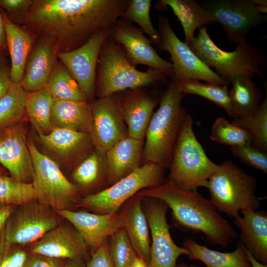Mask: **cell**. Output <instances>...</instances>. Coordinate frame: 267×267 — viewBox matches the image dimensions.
<instances>
[{"instance_id":"cell-14","label":"cell","mask_w":267,"mask_h":267,"mask_svg":"<svg viewBox=\"0 0 267 267\" xmlns=\"http://www.w3.org/2000/svg\"><path fill=\"white\" fill-rule=\"evenodd\" d=\"M109 31L104 30L95 34L76 49L57 52L59 61L76 81L89 103L94 100L98 57Z\"/></svg>"},{"instance_id":"cell-3","label":"cell","mask_w":267,"mask_h":267,"mask_svg":"<svg viewBox=\"0 0 267 267\" xmlns=\"http://www.w3.org/2000/svg\"><path fill=\"white\" fill-rule=\"evenodd\" d=\"M184 95L171 81L146 130L142 153L144 163H152L161 165L165 168L169 167L187 115L185 108L181 104Z\"/></svg>"},{"instance_id":"cell-45","label":"cell","mask_w":267,"mask_h":267,"mask_svg":"<svg viewBox=\"0 0 267 267\" xmlns=\"http://www.w3.org/2000/svg\"><path fill=\"white\" fill-rule=\"evenodd\" d=\"M86 267H114L111 262L107 239L96 251L93 252Z\"/></svg>"},{"instance_id":"cell-6","label":"cell","mask_w":267,"mask_h":267,"mask_svg":"<svg viewBox=\"0 0 267 267\" xmlns=\"http://www.w3.org/2000/svg\"><path fill=\"white\" fill-rule=\"evenodd\" d=\"M193 52L208 67L230 84L237 76L246 75L263 78L261 66H267V60L261 50L246 40L237 44L235 50L225 51L212 41L205 26L187 44Z\"/></svg>"},{"instance_id":"cell-2","label":"cell","mask_w":267,"mask_h":267,"mask_svg":"<svg viewBox=\"0 0 267 267\" xmlns=\"http://www.w3.org/2000/svg\"><path fill=\"white\" fill-rule=\"evenodd\" d=\"M136 195L163 201L172 210L176 227L194 233L201 232L210 245L225 248L237 238L233 226L210 200L197 191L182 190L165 181L159 186L142 189Z\"/></svg>"},{"instance_id":"cell-52","label":"cell","mask_w":267,"mask_h":267,"mask_svg":"<svg viewBox=\"0 0 267 267\" xmlns=\"http://www.w3.org/2000/svg\"><path fill=\"white\" fill-rule=\"evenodd\" d=\"M257 11L261 14H266L267 12V6L255 5Z\"/></svg>"},{"instance_id":"cell-26","label":"cell","mask_w":267,"mask_h":267,"mask_svg":"<svg viewBox=\"0 0 267 267\" xmlns=\"http://www.w3.org/2000/svg\"><path fill=\"white\" fill-rule=\"evenodd\" d=\"M6 46L10 59V80L20 84L23 79L27 60L34 45V38L29 31L18 26L3 13Z\"/></svg>"},{"instance_id":"cell-55","label":"cell","mask_w":267,"mask_h":267,"mask_svg":"<svg viewBox=\"0 0 267 267\" xmlns=\"http://www.w3.org/2000/svg\"><path fill=\"white\" fill-rule=\"evenodd\" d=\"M176 267H189V265L185 263H181L177 264Z\"/></svg>"},{"instance_id":"cell-17","label":"cell","mask_w":267,"mask_h":267,"mask_svg":"<svg viewBox=\"0 0 267 267\" xmlns=\"http://www.w3.org/2000/svg\"><path fill=\"white\" fill-rule=\"evenodd\" d=\"M0 164L16 180L31 183L32 162L22 122L0 130Z\"/></svg>"},{"instance_id":"cell-4","label":"cell","mask_w":267,"mask_h":267,"mask_svg":"<svg viewBox=\"0 0 267 267\" xmlns=\"http://www.w3.org/2000/svg\"><path fill=\"white\" fill-rule=\"evenodd\" d=\"M95 91L98 98L126 89L166 84L168 77L148 67L136 69L128 59L123 47L109 35L104 41L97 62Z\"/></svg>"},{"instance_id":"cell-46","label":"cell","mask_w":267,"mask_h":267,"mask_svg":"<svg viewBox=\"0 0 267 267\" xmlns=\"http://www.w3.org/2000/svg\"><path fill=\"white\" fill-rule=\"evenodd\" d=\"M11 83L10 67L0 55V99L7 92Z\"/></svg>"},{"instance_id":"cell-39","label":"cell","mask_w":267,"mask_h":267,"mask_svg":"<svg viewBox=\"0 0 267 267\" xmlns=\"http://www.w3.org/2000/svg\"><path fill=\"white\" fill-rule=\"evenodd\" d=\"M210 138L230 147L251 144L252 141L249 132L229 123L222 117L215 120L212 128Z\"/></svg>"},{"instance_id":"cell-5","label":"cell","mask_w":267,"mask_h":267,"mask_svg":"<svg viewBox=\"0 0 267 267\" xmlns=\"http://www.w3.org/2000/svg\"><path fill=\"white\" fill-rule=\"evenodd\" d=\"M193 119L187 115L176 142L165 181L182 190L207 188L208 181L218 168L207 156L193 129Z\"/></svg>"},{"instance_id":"cell-15","label":"cell","mask_w":267,"mask_h":267,"mask_svg":"<svg viewBox=\"0 0 267 267\" xmlns=\"http://www.w3.org/2000/svg\"><path fill=\"white\" fill-rule=\"evenodd\" d=\"M109 35L123 47L133 66L146 65L172 78V63L159 56L153 47L151 40L133 22L120 18L110 29Z\"/></svg>"},{"instance_id":"cell-29","label":"cell","mask_w":267,"mask_h":267,"mask_svg":"<svg viewBox=\"0 0 267 267\" xmlns=\"http://www.w3.org/2000/svg\"><path fill=\"white\" fill-rule=\"evenodd\" d=\"M157 3L158 8L169 6L172 9L181 24L186 44L195 36L196 30L215 22L209 12L194 0H161Z\"/></svg>"},{"instance_id":"cell-20","label":"cell","mask_w":267,"mask_h":267,"mask_svg":"<svg viewBox=\"0 0 267 267\" xmlns=\"http://www.w3.org/2000/svg\"><path fill=\"white\" fill-rule=\"evenodd\" d=\"M57 51L52 42L42 36L33 45L26 61L20 83L28 92L45 88L54 64Z\"/></svg>"},{"instance_id":"cell-16","label":"cell","mask_w":267,"mask_h":267,"mask_svg":"<svg viewBox=\"0 0 267 267\" xmlns=\"http://www.w3.org/2000/svg\"><path fill=\"white\" fill-rule=\"evenodd\" d=\"M116 94L90 103L92 124L89 134L95 148L104 153L128 137L121 111V97Z\"/></svg>"},{"instance_id":"cell-1","label":"cell","mask_w":267,"mask_h":267,"mask_svg":"<svg viewBox=\"0 0 267 267\" xmlns=\"http://www.w3.org/2000/svg\"><path fill=\"white\" fill-rule=\"evenodd\" d=\"M130 0H34L24 24L50 40L57 52L76 49L110 29Z\"/></svg>"},{"instance_id":"cell-38","label":"cell","mask_w":267,"mask_h":267,"mask_svg":"<svg viewBox=\"0 0 267 267\" xmlns=\"http://www.w3.org/2000/svg\"><path fill=\"white\" fill-rule=\"evenodd\" d=\"M151 0H130L121 18L138 24L156 45L160 41V36L151 20Z\"/></svg>"},{"instance_id":"cell-10","label":"cell","mask_w":267,"mask_h":267,"mask_svg":"<svg viewBox=\"0 0 267 267\" xmlns=\"http://www.w3.org/2000/svg\"><path fill=\"white\" fill-rule=\"evenodd\" d=\"M160 41L156 45L161 51L170 53L172 61V81L196 80L220 86L230 84L205 64L185 43L177 37L167 17H160Z\"/></svg>"},{"instance_id":"cell-47","label":"cell","mask_w":267,"mask_h":267,"mask_svg":"<svg viewBox=\"0 0 267 267\" xmlns=\"http://www.w3.org/2000/svg\"><path fill=\"white\" fill-rule=\"evenodd\" d=\"M16 206L0 203V237L3 234L7 221Z\"/></svg>"},{"instance_id":"cell-49","label":"cell","mask_w":267,"mask_h":267,"mask_svg":"<svg viewBox=\"0 0 267 267\" xmlns=\"http://www.w3.org/2000/svg\"><path fill=\"white\" fill-rule=\"evenodd\" d=\"M63 267H86V264L82 260H68Z\"/></svg>"},{"instance_id":"cell-11","label":"cell","mask_w":267,"mask_h":267,"mask_svg":"<svg viewBox=\"0 0 267 267\" xmlns=\"http://www.w3.org/2000/svg\"><path fill=\"white\" fill-rule=\"evenodd\" d=\"M58 216L37 200L17 206L7 221L3 235L13 244H32L60 223Z\"/></svg>"},{"instance_id":"cell-33","label":"cell","mask_w":267,"mask_h":267,"mask_svg":"<svg viewBox=\"0 0 267 267\" xmlns=\"http://www.w3.org/2000/svg\"><path fill=\"white\" fill-rule=\"evenodd\" d=\"M46 88L53 99L87 101L76 81L59 60L54 64Z\"/></svg>"},{"instance_id":"cell-9","label":"cell","mask_w":267,"mask_h":267,"mask_svg":"<svg viewBox=\"0 0 267 267\" xmlns=\"http://www.w3.org/2000/svg\"><path fill=\"white\" fill-rule=\"evenodd\" d=\"M33 167L32 182L37 201L55 211L69 209L79 201V189L64 175L52 159L28 141Z\"/></svg>"},{"instance_id":"cell-44","label":"cell","mask_w":267,"mask_h":267,"mask_svg":"<svg viewBox=\"0 0 267 267\" xmlns=\"http://www.w3.org/2000/svg\"><path fill=\"white\" fill-rule=\"evenodd\" d=\"M65 263L64 260L30 253L22 267H63Z\"/></svg>"},{"instance_id":"cell-32","label":"cell","mask_w":267,"mask_h":267,"mask_svg":"<svg viewBox=\"0 0 267 267\" xmlns=\"http://www.w3.org/2000/svg\"><path fill=\"white\" fill-rule=\"evenodd\" d=\"M181 93L202 96L222 107L227 114L234 118L227 86H220L199 80H187L172 81Z\"/></svg>"},{"instance_id":"cell-22","label":"cell","mask_w":267,"mask_h":267,"mask_svg":"<svg viewBox=\"0 0 267 267\" xmlns=\"http://www.w3.org/2000/svg\"><path fill=\"white\" fill-rule=\"evenodd\" d=\"M234 218L240 231L238 241L258 262L267 265V213L266 211L242 210Z\"/></svg>"},{"instance_id":"cell-8","label":"cell","mask_w":267,"mask_h":267,"mask_svg":"<svg viewBox=\"0 0 267 267\" xmlns=\"http://www.w3.org/2000/svg\"><path fill=\"white\" fill-rule=\"evenodd\" d=\"M162 165L146 163L109 187L89 194L78 202V206L96 214H114L140 190L159 186L165 182Z\"/></svg>"},{"instance_id":"cell-51","label":"cell","mask_w":267,"mask_h":267,"mask_svg":"<svg viewBox=\"0 0 267 267\" xmlns=\"http://www.w3.org/2000/svg\"><path fill=\"white\" fill-rule=\"evenodd\" d=\"M131 267H149V266L142 259L137 257Z\"/></svg>"},{"instance_id":"cell-50","label":"cell","mask_w":267,"mask_h":267,"mask_svg":"<svg viewBox=\"0 0 267 267\" xmlns=\"http://www.w3.org/2000/svg\"><path fill=\"white\" fill-rule=\"evenodd\" d=\"M245 251L252 267H267V265L261 264L256 260L249 252L246 250Z\"/></svg>"},{"instance_id":"cell-37","label":"cell","mask_w":267,"mask_h":267,"mask_svg":"<svg viewBox=\"0 0 267 267\" xmlns=\"http://www.w3.org/2000/svg\"><path fill=\"white\" fill-rule=\"evenodd\" d=\"M36 200L32 183L19 182L11 177H0V203L17 206Z\"/></svg>"},{"instance_id":"cell-7","label":"cell","mask_w":267,"mask_h":267,"mask_svg":"<svg viewBox=\"0 0 267 267\" xmlns=\"http://www.w3.org/2000/svg\"><path fill=\"white\" fill-rule=\"evenodd\" d=\"M256 187L257 180L253 176L231 161L225 160L210 178L207 188L210 200L218 212L234 219L242 210L259 209Z\"/></svg>"},{"instance_id":"cell-36","label":"cell","mask_w":267,"mask_h":267,"mask_svg":"<svg viewBox=\"0 0 267 267\" xmlns=\"http://www.w3.org/2000/svg\"><path fill=\"white\" fill-rule=\"evenodd\" d=\"M232 124L247 130L252 138L251 145L263 152L267 151V96L258 109L247 116L235 118Z\"/></svg>"},{"instance_id":"cell-24","label":"cell","mask_w":267,"mask_h":267,"mask_svg":"<svg viewBox=\"0 0 267 267\" xmlns=\"http://www.w3.org/2000/svg\"><path fill=\"white\" fill-rule=\"evenodd\" d=\"M38 134L44 147L56 159L64 162L83 156L93 145L89 133L65 128L55 127L47 134Z\"/></svg>"},{"instance_id":"cell-19","label":"cell","mask_w":267,"mask_h":267,"mask_svg":"<svg viewBox=\"0 0 267 267\" xmlns=\"http://www.w3.org/2000/svg\"><path fill=\"white\" fill-rule=\"evenodd\" d=\"M88 248L71 224L59 223L31 244L30 251L58 259L85 261L88 258Z\"/></svg>"},{"instance_id":"cell-42","label":"cell","mask_w":267,"mask_h":267,"mask_svg":"<svg viewBox=\"0 0 267 267\" xmlns=\"http://www.w3.org/2000/svg\"><path fill=\"white\" fill-rule=\"evenodd\" d=\"M28 254L21 245L7 241L0 237V267H22Z\"/></svg>"},{"instance_id":"cell-28","label":"cell","mask_w":267,"mask_h":267,"mask_svg":"<svg viewBox=\"0 0 267 267\" xmlns=\"http://www.w3.org/2000/svg\"><path fill=\"white\" fill-rule=\"evenodd\" d=\"M183 245L189 252V260H199L207 267H252L244 247L238 240L236 249L231 252L212 250L191 239L185 240Z\"/></svg>"},{"instance_id":"cell-27","label":"cell","mask_w":267,"mask_h":267,"mask_svg":"<svg viewBox=\"0 0 267 267\" xmlns=\"http://www.w3.org/2000/svg\"><path fill=\"white\" fill-rule=\"evenodd\" d=\"M51 120L53 128L89 134L92 124L90 104L86 101L53 99Z\"/></svg>"},{"instance_id":"cell-18","label":"cell","mask_w":267,"mask_h":267,"mask_svg":"<svg viewBox=\"0 0 267 267\" xmlns=\"http://www.w3.org/2000/svg\"><path fill=\"white\" fill-rule=\"evenodd\" d=\"M55 212L73 226L88 248L92 249L93 252L123 227L122 218L119 212L108 214L70 209L58 210Z\"/></svg>"},{"instance_id":"cell-23","label":"cell","mask_w":267,"mask_h":267,"mask_svg":"<svg viewBox=\"0 0 267 267\" xmlns=\"http://www.w3.org/2000/svg\"><path fill=\"white\" fill-rule=\"evenodd\" d=\"M143 199V197L135 195L119 212L122 218L123 227L137 257L149 265L151 239L147 220L141 206Z\"/></svg>"},{"instance_id":"cell-56","label":"cell","mask_w":267,"mask_h":267,"mask_svg":"<svg viewBox=\"0 0 267 267\" xmlns=\"http://www.w3.org/2000/svg\"><path fill=\"white\" fill-rule=\"evenodd\" d=\"M189 267H200L197 265H193V264H192V265H189Z\"/></svg>"},{"instance_id":"cell-43","label":"cell","mask_w":267,"mask_h":267,"mask_svg":"<svg viewBox=\"0 0 267 267\" xmlns=\"http://www.w3.org/2000/svg\"><path fill=\"white\" fill-rule=\"evenodd\" d=\"M33 0H0V7L16 20L24 24Z\"/></svg>"},{"instance_id":"cell-41","label":"cell","mask_w":267,"mask_h":267,"mask_svg":"<svg viewBox=\"0 0 267 267\" xmlns=\"http://www.w3.org/2000/svg\"><path fill=\"white\" fill-rule=\"evenodd\" d=\"M231 153L243 163L267 174V154L251 144L230 147Z\"/></svg>"},{"instance_id":"cell-13","label":"cell","mask_w":267,"mask_h":267,"mask_svg":"<svg viewBox=\"0 0 267 267\" xmlns=\"http://www.w3.org/2000/svg\"><path fill=\"white\" fill-rule=\"evenodd\" d=\"M168 209L163 201L146 198L143 210L151 235L149 267H176L179 256L189 255L186 249L178 246L172 238L167 220Z\"/></svg>"},{"instance_id":"cell-25","label":"cell","mask_w":267,"mask_h":267,"mask_svg":"<svg viewBox=\"0 0 267 267\" xmlns=\"http://www.w3.org/2000/svg\"><path fill=\"white\" fill-rule=\"evenodd\" d=\"M142 140L127 137L105 152L106 182L111 185L140 166Z\"/></svg>"},{"instance_id":"cell-53","label":"cell","mask_w":267,"mask_h":267,"mask_svg":"<svg viewBox=\"0 0 267 267\" xmlns=\"http://www.w3.org/2000/svg\"><path fill=\"white\" fill-rule=\"evenodd\" d=\"M255 5L267 6V0H252Z\"/></svg>"},{"instance_id":"cell-34","label":"cell","mask_w":267,"mask_h":267,"mask_svg":"<svg viewBox=\"0 0 267 267\" xmlns=\"http://www.w3.org/2000/svg\"><path fill=\"white\" fill-rule=\"evenodd\" d=\"M76 167L72 177L75 182L83 188H90L106 182L105 153L95 148Z\"/></svg>"},{"instance_id":"cell-54","label":"cell","mask_w":267,"mask_h":267,"mask_svg":"<svg viewBox=\"0 0 267 267\" xmlns=\"http://www.w3.org/2000/svg\"><path fill=\"white\" fill-rule=\"evenodd\" d=\"M7 171L2 166L0 165V177L7 176Z\"/></svg>"},{"instance_id":"cell-21","label":"cell","mask_w":267,"mask_h":267,"mask_svg":"<svg viewBox=\"0 0 267 267\" xmlns=\"http://www.w3.org/2000/svg\"><path fill=\"white\" fill-rule=\"evenodd\" d=\"M130 89L121 97L120 106L128 137L142 140L156 107L155 99L142 89Z\"/></svg>"},{"instance_id":"cell-48","label":"cell","mask_w":267,"mask_h":267,"mask_svg":"<svg viewBox=\"0 0 267 267\" xmlns=\"http://www.w3.org/2000/svg\"><path fill=\"white\" fill-rule=\"evenodd\" d=\"M6 46V32L3 13L0 10V55Z\"/></svg>"},{"instance_id":"cell-12","label":"cell","mask_w":267,"mask_h":267,"mask_svg":"<svg viewBox=\"0 0 267 267\" xmlns=\"http://www.w3.org/2000/svg\"><path fill=\"white\" fill-rule=\"evenodd\" d=\"M223 27L230 42L246 41L254 27L266 22L267 16L259 13L252 0H210L201 4Z\"/></svg>"},{"instance_id":"cell-31","label":"cell","mask_w":267,"mask_h":267,"mask_svg":"<svg viewBox=\"0 0 267 267\" xmlns=\"http://www.w3.org/2000/svg\"><path fill=\"white\" fill-rule=\"evenodd\" d=\"M53 102V98L46 87L28 92L26 112L38 134H47L53 128L51 120Z\"/></svg>"},{"instance_id":"cell-30","label":"cell","mask_w":267,"mask_h":267,"mask_svg":"<svg viewBox=\"0 0 267 267\" xmlns=\"http://www.w3.org/2000/svg\"><path fill=\"white\" fill-rule=\"evenodd\" d=\"M231 84L232 86L229 94L234 119L255 112L262 102L263 94L252 77L246 75L237 76Z\"/></svg>"},{"instance_id":"cell-40","label":"cell","mask_w":267,"mask_h":267,"mask_svg":"<svg viewBox=\"0 0 267 267\" xmlns=\"http://www.w3.org/2000/svg\"><path fill=\"white\" fill-rule=\"evenodd\" d=\"M109 252L114 267H131L137 257L123 227L110 236Z\"/></svg>"},{"instance_id":"cell-35","label":"cell","mask_w":267,"mask_h":267,"mask_svg":"<svg viewBox=\"0 0 267 267\" xmlns=\"http://www.w3.org/2000/svg\"><path fill=\"white\" fill-rule=\"evenodd\" d=\"M27 94L20 84L11 83L0 99V130L21 122L26 113Z\"/></svg>"}]
</instances>
